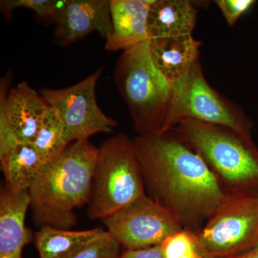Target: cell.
Instances as JSON below:
<instances>
[{
	"label": "cell",
	"mask_w": 258,
	"mask_h": 258,
	"mask_svg": "<svg viewBox=\"0 0 258 258\" xmlns=\"http://www.w3.org/2000/svg\"><path fill=\"white\" fill-rule=\"evenodd\" d=\"M193 119L251 133L253 123L242 108L212 87L199 59L189 72L174 85L171 128L181 120Z\"/></svg>",
	"instance_id": "cell-6"
},
{
	"label": "cell",
	"mask_w": 258,
	"mask_h": 258,
	"mask_svg": "<svg viewBox=\"0 0 258 258\" xmlns=\"http://www.w3.org/2000/svg\"><path fill=\"white\" fill-rule=\"evenodd\" d=\"M33 144L45 162L60 154L69 145L60 113L52 107H49L45 113Z\"/></svg>",
	"instance_id": "cell-18"
},
{
	"label": "cell",
	"mask_w": 258,
	"mask_h": 258,
	"mask_svg": "<svg viewBox=\"0 0 258 258\" xmlns=\"http://www.w3.org/2000/svg\"><path fill=\"white\" fill-rule=\"evenodd\" d=\"M45 161L33 144H17L0 152L6 189L13 193L28 191Z\"/></svg>",
	"instance_id": "cell-16"
},
{
	"label": "cell",
	"mask_w": 258,
	"mask_h": 258,
	"mask_svg": "<svg viewBox=\"0 0 258 258\" xmlns=\"http://www.w3.org/2000/svg\"><path fill=\"white\" fill-rule=\"evenodd\" d=\"M212 258H230L258 246V196L230 197L197 233Z\"/></svg>",
	"instance_id": "cell-7"
},
{
	"label": "cell",
	"mask_w": 258,
	"mask_h": 258,
	"mask_svg": "<svg viewBox=\"0 0 258 258\" xmlns=\"http://www.w3.org/2000/svg\"><path fill=\"white\" fill-rule=\"evenodd\" d=\"M30 208L28 191L13 193L6 189L0 193V256L22 258L24 247L32 240L31 231L25 226Z\"/></svg>",
	"instance_id": "cell-13"
},
{
	"label": "cell",
	"mask_w": 258,
	"mask_h": 258,
	"mask_svg": "<svg viewBox=\"0 0 258 258\" xmlns=\"http://www.w3.org/2000/svg\"><path fill=\"white\" fill-rule=\"evenodd\" d=\"M101 228L74 231L45 226L35 236L40 258H71L106 233Z\"/></svg>",
	"instance_id": "cell-17"
},
{
	"label": "cell",
	"mask_w": 258,
	"mask_h": 258,
	"mask_svg": "<svg viewBox=\"0 0 258 258\" xmlns=\"http://www.w3.org/2000/svg\"><path fill=\"white\" fill-rule=\"evenodd\" d=\"M56 24V38L64 46L94 31L106 40L113 30L110 0H64Z\"/></svg>",
	"instance_id": "cell-11"
},
{
	"label": "cell",
	"mask_w": 258,
	"mask_h": 258,
	"mask_svg": "<svg viewBox=\"0 0 258 258\" xmlns=\"http://www.w3.org/2000/svg\"><path fill=\"white\" fill-rule=\"evenodd\" d=\"M121 247L106 232L71 258H119Z\"/></svg>",
	"instance_id": "cell-21"
},
{
	"label": "cell",
	"mask_w": 258,
	"mask_h": 258,
	"mask_svg": "<svg viewBox=\"0 0 258 258\" xmlns=\"http://www.w3.org/2000/svg\"><path fill=\"white\" fill-rule=\"evenodd\" d=\"M149 41L123 51L115 62L113 79L139 136L171 128L174 86L153 63Z\"/></svg>",
	"instance_id": "cell-4"
},
{
	"label": "cell",
	"mask_w": 258,
	"mask_h": 258,
	"mask_svg": "<svg viewBox=\"0 0 258 258\" xmlns=\"http://www.w3.org/2000/svg\"><path fill=\"white\" fill-rule=\"evenodd\" d=\"M221 11L226 22L234 26L238 19L253 6L254 0H216L215 2Z\"/></svg>",
	"instance_id": "cell-22"
},
{
	"label": "cell",
	"mask_w": 258,
	"mask_h": 258,
	"mask_svg": "<svg viewBox=\"0 0 258 258\" xmlns=\"http://www.w3.org/2000/svg\"><path fill=\"white\" fill-rule=\"evenodd\" d=\"M146 195L133 139L119 134L103 142L93 171L89 219L103 221Z\"/></svg>",
	"instance_id": "cell-5"
},
{
	"label": "cell",
	"mask_w": 258,
	"mask_h": 258,
	"mask_svg": "<svg viewBox=\"0 0 258 258\" xmlns=\"http://www.w3.org/2000/svg\"><path fill=\"white\" fill-rule=\"evenodd\" d=\"M64 1L56 0H2L0 9L7 20L11 19L15 9L25 8L32 10L40 18L53 20L56 23Z\"/></svg>",
	"instance_id": "cell-19"
},
{
	"label": "cell",
	"mask_w": 258,
	"mask_h": 258,
	"mask_svg": "<svg viewBox=\"0 0 258 258\" xmlns=\"http://www.w3.org/2000/svg\"><path fill=\"white\" fill-rule=\"evenodd\" d=\"M133 140L147 196L198 233L230 196L174 128Z\"/></svg>",
	"instance_id": "cell-1"
},
{
	"label": "cell",
	"mask_w": 258,
	"mask_h": 258,
	"mask_svg": "<svg viewBox=\"0 0 258 258\" xmlns=\"http://www.w3.org/2000/svg\"><path fill=\"white\" fill-rule=\"evenodd\" d=\"M103 222L106 232L125 250L159 245L184 229L175 217L147 195Z\"/></svg>",
	"instance_id": "cell-9"
},
{
	"label": "cell",
	"mask_w": 258,
	"mask_h": 258,
	"mask_svg": "<svg viewBox=\"0 0 258 258\" xmlns=\"http://www.w3.org/2000/svg\"><path fill=\"white\" fill-rule=\"evenodd\" d=\"M230 258H258V246L248 252Z\"/></svg>",
	"instance_id": "cell-25"
},
{
	"label": "cell",
	"mask_w": 258,
	"mask_h": 258,
	"mask_svg": "<svg viewBox=\"0 0 258 258\" xmlns=\"http://www.w3.org/2000/svg\"><path fill=\"white\" fill-rule=\"evenodd\" d=\"M103 68L71 87L42 88L40 95L60 113L69 143L89 140L98 133H111L118 123L103 113L97 103L96 88Z\"/></svg>",
	"instance_id": "cell-8"
},
{
	"label": "cell",
	"mask_w": 258,
	"mask_h": 258,
	"mask_svg": "<svg viewBox=\"0 0 258 258\" xmlns=\"http://www.w3.org/2000/svg\"><path fill=\"white\" fill-rule=\"evenodd\" d=\"M172 128L205 161L228 196H258V148L251 133L188 118Z\"/></svg>",
	"instance_id": "cell-3"
},
{
	"label": "cell",
	"mask_w": 258,
	"mask_h": 258,
	"mask_svg": "<svg viewBox=\"0 0 258 258\" xmlns=\"http://www.w3.org/2000/svg\"><path fill=\"white\" fill-rule=\"evenodd\" d=\"M185 258H212L209 255L208 252H206L205 249L203 248V246L200 244V241L198 240V246L192 253Z\"/></svg>",
	"instance_id": "cell-24"
},
{
	"label": "cell",
	"mask_w": 258,
	"mask_h": 258,
	"mask_svg": "<svg viewBox=\"0 0 258 258\" xmlns=\"http://www.w3.org/2000/svg\"><path fill=\"white\" fill-rule=\"evenodd\" d=\"M119 258H166L161 244L146 248L125 250Z\"/></svg>",
	"instance_id": "cell-23"
},
{
	"label": "cell",
	"mask_w": 258,
	"mask_h": 258,
	"mask_svg": "<svg viewBox=\"0 0 258 258\" xmlns=\"http://www.w3.org/2000/svg\"><path fill=\"white\" fill-rule=\"evenodd\" d=\"M198 11L189 0H153L148 16L151 39L192 35Z\"/></svg>",
	"instance_id": "cell-15"
},
{
	"label": "cell",
	"mask_w": 258,
	"mask_h": 258,
	"mask_svg": "<svg viewBox=\"0 0 258 258\" xmlns=\"http://www.w3.org/2000/svg\"><path fill=\"white\" fill-rule=\"evenodd\" d=\"M153 0H110L113 30L106 50L124 51L150 40L148 16Z\"/></svg>",
	"instance_id": "cell-12"
},
{
	"label": "cell",
	"mask_w": 258,
	"mask_h": 258,
	"mask_svg": "<svg viewBox=\"0 0 258 258\" xmlns=\"http://www.w3.org/2000/svg\"><path fill=\"white\" fill-rule=\"evenodd\" d=\"M10 73L0 83V152L17 144H33L49 106L26 81L9 88Z\"/></svg>",
	"instance_id": "cell-10"
},
{
	"label": "cell",
	"mask_w": 258,
	"mask_h": 258,
	"mask_svg": "<svg viewBox=\"0 0 258 258\" xmlns=\"http://www.w3.org/2000/svg\"><path fill=\"white\" fill-rule=\"evenodd\" d=\"M202 42L192 35L151 39L149 50L154 66L174 86L200 59Z\"/></svg>",
	"instance_id": "cell-14"
},
{
	"label": "cell",
	"mask_w": 258,
	"mask_h": 258,
	"mask_svg": "<svg viewBox=\"0 0 258 258\" xmlns=\"http://www.w3.org/2000/svg\"><path fill=\"white\" fill-rule=\"evenodd\" d=\"M97 154L89 140L78 141L44 164L29 189L35 225L70 230L76 224L75 209L89 203Z\"/></svg>",
	"instance_id": "cell-2"
},
{
	"label": "cell",
	"mask_w": 258,
	"mask_h": 258,
	"mask_svg": "<svg viewBox=\"0 0 258 258\" xmlns=\"http://www.w3.org/2000/svg\"><path fill=\"white\" fill-rule=\"evenodd\" d=\"M0 258H17V257H11V256L5 255V256H0Z\"/></svg>",
	"instance_id": "cell-26"
},
{
	"label": "cell",
	"mask_w": 258,
	"mask_h": 258,
	"mask_svg": "<svg viewBox=\"0 0 258 258\" xmlns=\"http://www.w3.org/2000/svg\"><path fill=\"white\" fill-rule=\"evenodd\" d=\"M198 244L197 233L183 229L168 237L161 246L166 258H185L192 253Z\"/></svg>",
	"instance_id": "cell-20"
}]
</instances>
